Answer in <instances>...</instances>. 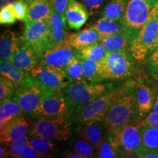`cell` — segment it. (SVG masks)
Here are the masks:
<instances>
[{
	"mask_svg": "<svg viewBox=\"0 0 158 158\" xmlns=\"http://www.w3.org/2000/svg\"><path fill=\"white\" fill-rule=\"evenodd\" d=\"M136 84L135 81L130 80L117 87L109 89L87 106L75 112L77 121L81 124L101 122L116 100Z\"/></svg>",
	"mask_w": 158,
	"mask_h": 158,
	"instance_id": "1",
	"label": "cell"
},
{
	"mask_svg": "<svg viewBox=\"0 0 158 158\" xmlns=\"http://www.w3.org/2000/svg\"><path fill=\"white\" fill-rule=\"evenodd\" d=\"M137 84L119 97L103 118L107 132H115L127 124L139 119L136 106Z\"/></svg>",
	"mask_w": 158,
	"mask_h": 158,
	"instance_id": "2",
	"label": "cell"
},
{
	"mask_svg": "<svg viewBox=\"0 0 158 158\" xmlns=\"http://www.w3.org/2000/svg\"><path fill=\"white\" fill-rule=\"evenodd\" d=\"M109 86L100 83H93L86 80L70 82L62 90L70 112L87 106L104 92L109 89Z\"/></svg>",
	"mask_w": 158,
	"mask_h": 158,
	"instance_id": "3",
	"label": "cell"
},
{
	"mask_svg": "<svg viewBox=\"0 0 158 158\" xmlns=\"http://www.w3.org/2000/svg\"><path fill=\"white\" fill-rule=\"evenodd\" d=\"M141 120L127 124L115 132H107L119 151L120 157H137L142 144Z\"/></svg>",
	"mask_w": 158,
	"mask_h": 158,
	"instance_id": "4",
	"label": "cell"
},
{
	"mask_svg": "<svg viewBox=\"0 0 158 158\" xmlns=\"http://www.w3.org/2000/svg\"><path fill=\"white\" fill-rule=\"evenodd\" d=\"M158 29V3L149 21L132 41L130 53L137 61H143L155 47Z\"/></svg>",
	"mask_w": 158,
	"mask_h": 158,
	"instance_id": "5",
	"label": "cell"
},
{
	"mask_svg": "<svg viewBox=\"0 0 158 158\" xmlns=\"http://www.w3.org/2000/svg\"><path fill=\"white\" fill-rule=\"evenodd\" d=\"M136 59L127 51L108 52L102 61L105 80H122L135 73Z\"/></svg>",
	"mask_w": 158,
	"mask_h": 158,
	"instance_id": "6",
	"label": "cell"
},
{
	"mask_svg": "<svg viewBox=\"0 0 158 158\" xmlns=\"http://www.w3.org/2000/svg\"><path fill=\"white\" fill-rule=\"evenodd\" d=\"M71 124L68 116H41L34 124L30 135H38L51 140L66 141L70 135Z\"/></svg>",
	"mask_w": 158,
	"mask_h": 158,
	"instance_id": "7",
	"label": "cell"
},
{
	"mask_svg": "<svg viewBox=\"0 0 158 158\" xmlns=\"http://www.w3.org/2000/svg\"><path fill=\"white\" fill-rule=\"evenodd\" d=\"M158 0H129L121 23L125 28L138 33L151 18Z\"/></svg>",
	"mask_w": 158,
	"mask_h": 158,
	"instance_id": "8",
	"label": "cell"
},
{
	"mask_svg": "<svg viewBox=\"0 0 158 158\" xmlns=\"http://www.w3.org/2000/svg\"><path fill=\"white\" fill-rule=\"evenodd\" d=\"M50 23L48 19L25 22L22 41L35 49L40 56L43 51L51 47Z\"/></svg>",
	"mask_w": 158,
	"mask_h": 158,
	"instance_id": "9",
	"label": "cell"
},
{
	"mask_svg": "<svg viewBox=\"0 0 158 158\" xmlns=\"http://www.w3.org/2000/svg\"><path fill=\"white\" fill-rule=\"evenodd\" d=\"M29 72L35 81L46 92H62L69 84L64 70L37 64Z\"/></svg>",
	"mask_w": 158,
	"mask_h": 158,
	"instance_id": "10",
	"label": "cell"
},
{
	"mask_svg": "<svg viewBox=\"0 0 158 158\" xmlns=\"http://www.w3.org/2000/svg\"><path fill=\"white\" fill-rule=\"evenodd\" d=\"M46 93L31 76L27 82L16 88L12 100L19 105L23 114L32 115Z\"/></svg>",
	"mask_w": 158,
	"mask_h": 158,
	"instance_id": "11",
	"label": "cell"
},
{
	"mask_svg": "<svg viewBox=\"0 0 158 158\" xmlns=\"http://www.w3.org/2000/svg\"><path fill=\"white\" fill-rule=\"evenodd\" d=\"M77 51L65 41L54 45L43 51L38 64L64 70L76 56Z\"/></svg>",
	"mask_w": 158,
	"mask_h": 158,
	"instance_id": "12",
	"label": "cell"
},
{
	"mask_svg": "<svg viewBox=\"0 0 158 158\" xmlns=\"http://www.w3.org/2000/svg\"><path fill=\"white\" fill-rule=\"evenodd\" d=\"M70 113L68 105L62 92H47L32 115L37 117L68 116Z\"/></svg>",
	"mask_w": 158,
	"mask_h": 158,
	"instance_id": "13",
	"label": "cell"
},
{
	"mask_svg": "<svg viewBox=\"0 0 158 158\" xmlns=\"http://www.w3.org/2000/svg\"><path fill=\"white\" fill-rule=\"evenodd\" d=\"M137 34L138 33L126 28L114 35L102 37L100 40V42L108 52H114V51L130 52L132 41Z\"/></svg>",
	"mask_w": 158,
	"mask_h": 158,
	"instance_id": "14",
	"label": "cell"
},
{
	"mask_svg": "<svg viewBox=\"0 0 158 158\" xmlns=\"http://www.w3.org/2000/svg\"><path fill=\"white\" fill-rule=\"evenodd\" d=\"M85 6L76 0H70L64 14L65 22L69 28L78 30L85 24L89 16Z\"/></svg>",
	"mask_w": 158,
	"mask_h": 158,
	"instance_id": "15",
	"label": "cell"
},
{
	"mask_svg": "<svg viewBox=\"0 0 158 158\" xmlns=\"http://www.w3.org/2000/svg\"><path fill=\"white\" fill-rule=\"evenodd\" d=\"M155 92L154 88L150 87L143 83H138L136 87V106L138 118L142 120L152 110Z\"/></svg>",
	"mask_w": 158,
	"mask_h": 158,
	"instance_id": "16",
	"label": "cell"
},
{
	"mask_svg": "<svg viewBox=\"0 0 158 158\" xmlns=\"http://www.w3.org/2000/svg\"><path fill=\"white\" fill-rule=\"evenodd\" d=\"M29 130V123L21 115L7 122L2 129L0 130L1 143H7L19 136L27 135Z\"/></svg>",
	"mask_w": 158,
	"mask_h": 158,
	"instance_id": "17",
	"label": "cell"
},
{
	"mask_svg": "<svg viewBox=\"0 0 158 158\" xmlns=\"http://www.w3.org/2000/svg\"><path fill=\"white\" fill-rule=\"evenodd\" d=\"M40 55L34 48L23 44L10 59V62L23 70L30 71L39 62Z\"/></svg>",
	"mask_w": 158,
	"mask_h": 158,
	"instance_id": "18",
	"label": "cell"
},
{
	"mask_svg": "<svg viewBox=\"0 0 158 158\" xmlns=\"http://www.w3.org/2000/svg\"><path fill=\"white\" fill-rule=\"evenodd\" d=\"M100 40L98 31L89 27L75 33H69L66 41L76 51H79L96 44Z\"/></svg>",
	"mask_w": 158,
	"mask_h": 158,
	"instance_id": "19",
	"label": "cell"
},
{
	"mask_svg": "<svg viewBox=\"0 0 158 158\" xmlns=\"http://www.w3.org/2000/svg\"><path fill=\"white\" fill-rule=\"evenodd\" d=\"M48 21L50 23L51 46L65 42L69 35L66 22L62 17L53 9V7L50 16L48 17Z\"/></svg>",
	"mask_w": 158,
	"mask_h": 158,
	"instance_id": "20",
	"label": "cell"
},
{
	"mask_svg": "<svg viewBox=\"0 0 158 158\" xmlns=\"http://www.w3.org/2000/svg\"><path fill=\"white\" fill-rule=\"evenodd\" d=\"M23 43L22 37H19L14 31H5L0 39V58L1 60L10 61L20 48V43Z\"/></svg>",
	"mask_w": 158,
	"mask_h": 158,
	"instance_id": "21",
	"label": "cell"
},
{
	"mask_svg": "<svg viewBox=\"0 0 158 158\" xmlns=\"http://www.w3.org/2000/svg\"><path fill=\"white\" fill-rule=\"evenodd\" d=\"M0 72L2 76L10 80L16 88L27 82L31 77L29 72L19 68L9 60H1Z\"/></svg>",
	"mask_w": 158,
	"mask_h": 158,
	"instance_id": "22",
	"label": "cell"
},
{
	"mask_svg": "<svg viewBox=\"0 0 158 158\" xmlns=\"http://www.w3.org/2000/svg\"><path fill=\"white\" fill-rule=\"evenodd\" d=\"M28 5V16L27 21L48 19L52 6L50 0H25Z\"/></svg>",
	"mask_w": 158,
	"mask_h": 158,
	"instance_id": "23",
	"label": "cell"
},
{
	"mask_svg": "<svg viewBox=\"0 0 158 158\" xmlns=\"http://www.w3.org/2000/svg\"><path fill=\"white\" fill-rule=\"evenodd\" d=\"M79 58L81 62L84 80L93 83H100L105 80L102 62H95L81 58V56Z\"/></svg>",
	"mask_w": 158,
	"mask_h": 158,
	"instance_id": "24",
	"label": "cell"
},
{
	"mask_svg": "<svg viewBox=\"0 0 158 158\" xmlns=\"http://www.w3.org/2000/svg\"><path fill=\"white\" fill-rule=\"evenodd\" d=\"M82 125L81 127H79L78 130L79 138L89 142L97 149L99 144L104 138L102 137L103 132L100 125V122L89 124H82Z\"/></svg>",
	"mask_w": 158,
	"mask_h": 158,
	"instance_id": "25",
	"label": "cell"
},
{
	"mask_svg": "<svg viewBox=\"0 0 158 158\" xmlns=\"http://www.w3.org/2000/svg\"><path fill=\"white\" fill-rule=\"evenodd\" d=\"M90 28L98 31L100 38L114 35L126 29L120 21H112L102 17Z\"/></svg>",
	"mask_w": 158,
	"mask_h": 158,
	"instance_id": "26",
	"label": "cell"
},
{
	"mask_svg": "<svg viewBox=\"0 0 158 158\" xmlns=\"http://www.w3.org/2000/svg\"><path fill=\"white\" fill-rule=\"evenodd\" d=\"M23 111L15 100H10L1 103L0 107V130L13 118L23 115Z\"/></svg>",
	"mask_w": 158,
	"mask_h": 158,
	"instance_id": "27",
	"label": "cell"
},
{
	"mask_svg": "<svg viewBox=\"0 0 158 158\" xmlns=\"http://www.w3.org/2000/svg\"><path fill=\"white\" fill-rule=\"evenodd\" d=\"M129 0H110L102 13V18L118 21L122 19Z\"/></svg>",
	"mask_w": 158,
	"mask_h": 158,
	"instance_id": "28",
	"label": "cell"
},
{
	"mask_svg": "<svg viewBox=\"0 0 158 158\" xmlns=\"http://www.w3.org/2000/svg\"><path fill=\"white\" fill-rule=\"evenodd\" d=\"M29 144L42 157H52L54 152V143L48 138L38 135H31Z\"/></svg>",
	"mask_w": 158,
	"mask_h": 158,
	"instance_id": "29",
	"label": "cell"
},
{
	"mask_svg": "<svg viewBox=\"0 0 158 158\" xmlns=\"http://www.w3.org/2000/svg\"><path fill=\"white\" fill-rule=\"evenodd\" d=\"M77 54L81 58L95 62H102L106 58L108 51L100 42H99L81 50L77 51Z\"/></svg>",
	"mask_w": 158,
	"mask_h": 158,
	"instance_id": "30",
	"label": "cell"
},
{
	"mask_svg": "<svg viewBox=\"0 0 158 158\" xmlns=\"http://www.w3.org/2000/svg\"><path fill=\"white\" fill-rule=\"evenodd\" d=\"M97 157L114 158L120 157L119 151L107 133L106 137L102 140L97 147Z\"/></svg>",
	"mask_w": 158,
	"mask_h": 158,
	"instance_id": "31",
	"label": "cell"
},
{
	"mask_svg": "<svg viewBox=\"0 0 158 158\" xmlns=\"http://www.w3.org/2000/svg\"><path fill=\"white\" fill-rule=\"evenodd\" d=\"M64 73L69 83L84 80L81 62L77 54L72 62L64 69Z\"/></svg>",
	"mask_w": 158,
	"mask_h": 158,
	"instance_id": "32",
	"label": "cell"
},
{
	"mask_svg": "<svg viewBox=\"0 0 158 158\" xmlns=\"http://www.w3.org/2000/svg\"><path fill=\"white\" fill-rule=\"evenodd\" d=\"M142 144L150 149H158V129L141 126Z\"/></svg>",
	"mask_w": 158,
	"mask_h": 158,
	"instance_id": "33",
	"label": "cell"
},
{
	"mask_svg": "<svg viewBox=\"0 0 158 158\" xmlns=\"http://www.w3.org/2000/svg\"><path fill=\"white\" fill-rule=\"evenodd\" d=\"M15 89H16V87L15 84L8 78L1 75V77H0V102L1 103L12 100L15 94Z\"/></svg>",
	"mask_w": 158,
	"mask_h": 158,
	"instance_id": "34",
	"label": "cell"
},
{
	"mask_svg": "<svg viewBox=\"0 0 158 158\" xmlns=\"http://www.w3.org/2000/svg\"><path fill=\"white\" fill-rule=\"evenodd\" d=\"M29 137L27 135H23L19 136L9 143H5L8 150L9 157L20 158V153L23 148L29 143Z\"/></svg>",
	"mask_w": 158,
	"mask_h": 158,
	"instance_id": "35",
	"label": "cell"
},
{
	"mask_svg": "<svg viewBox=\"0 0 158 158\" xmlns=\"http://www.w3.org/2000/svg\"><path fill=\"white\" fill-rule=\"evenodd\" d=\"M95 147L92 143L81 138L77 140L73 147L74 152L81 155L84 158L96 157L97 152H95Z\"/></svg>",
	"mask_w": 158,
	"mask_h": 158,
	"instance_id": "36",
	"label": "cell"
},
{
	"mask_svg": "<svg viewBox=\"0 0 158 158\" xmlns=\"http://www.w3.org/2000/svg\"><path fill=\"white\" fill-rule=\"evenodd\" d=\"M13 4H9L1 7L0 10V23L2 24H13L16 21Z\"/></svg>",
	"mask_w": 158,
	"mask_h": 158,
	"instance_id": "37",
	"label": "cell"
},
{
	"mask_svg": "<svg viewBox=\"0 0 158 158\" xmlns=\"http://www.w3.org/2000/svg\"><path fill=\"white\" fill-rule=\"evenodd\" d=\"M13 8L17 20L27 22L28 16V5L25 0H18L13 3Z\"/></svg>",
	"mask_w": 158,
	"mask_h": 158,
	"instance_id": "38",
	"label": "cell"
},
{
	"mask_svg": "<svg viewBox=\"0 0 158 158\" xmlns=\"http://www.w3.org/2000/svg\"><path fill=\"white\" fill-rule=\"evenodd\" d=\"M147 65L150 75L155 78L158 73V45L148 55Z\"/></svg>",
	"mask_w": 158,
	"mask_h": 158,
	"instance_id": "39",
	"label": "cell"
},
{
	"mask_svg": "<svg viewBox=\"0 0 158 158\" xmlns=\"http://www.w3.org/2000/svg\"><path fill=\"white\" fill-rule=\"evenodd\" d=\"M141 126L154 127L158 129V114L152 110L143 119L141 120Z\"/></svg>",
	"mask_w": 158,
	"mask_h": 158,
	"instance_id": "40",
	"label": "cell"
},
{
	"mask_svg": "<svg viewBox=\"0 0 158 158\" xmlns=\"http://www.w3.org/2000/svg\"><path fill=\"white\" fill-rule=\"evenodd\" d=\"M70 0H50L53 9L58 13L65 21L64 14Z\"/></svg>",
	"mask_w": 158,
	"mask_h": 158,
	"instance_id": "41",
	"label": "cell"
},
{
	"mask_svg": "<svg viewBox=\"0 0 158 158\" xmlns=\"http://www.w3.org/2000/svg\"><path fill=\"white\" fill-rule=\"evenodd\" d=\"M136 156L140 158H158V150L142 146L136 152Z\"/></svg>",
	"mask_w": 158,
	"mask_h": 158,
	"instance_id": "42",
	"label": "cell"
},
{
	"mask_svg": "<svg viewBox=\"0 0 158 158\" xmlns=\"http://www.w3.org/2000/svg\"><path fill=\"white\" fill-rule=\"evenodd\" d=\"M42 157L37 152L33 149L32 147L28 143L21 150L20 153V158H40Z\"/></svg>",
	"mask_w": 158,
	"mask_h": 158,
	"instance_id": "43",
	"label": "cell"
},
{
	"mask_svg": "<svg viewBox=\"0 0 158 158\" xmlns=\"http://www.w3.org/2000/svg\"><path fill=\"white\" fill-rule=\"evenodd\" d=\"M81 1L90 10L91 13H93V11L98 10L106 0H81Z\"/></svg>",
	"mask_w": 158,
	"mask_h": 158,
	"instance_id": "44",
	"label": "cell"
},
{
	"mask_svg": "<svg viewBox=\"0 0 158 158\" xmlns=\"http://www.w3.org/2000/svg\"><path fill=\"white\" fill-rule=\"evenodd\" d=\"M9 157V152L7 148L5 143H1V147H0V157Z\"/></svg>",
	"mask_w": 158,
	"mask_h": 158,
	"instance_id": "45",
	"label": "cell"
},
{
	"mask_svg": "<svg viewBox=\"0 0 158 158\" xmlns=\"http://www.w3.org/2000/svg\"><path fill=\"white\" fill-rule=\"evenodd\" d=\"M154 92H155V100H154L152 110L158 114V88H154Z\"/></svg>",
	"mask_w": 158,
	"mask_h": 158,
	"instance_id": "46",
	"label": "cell"
},
{
	"mask_svg": "<svg viewBox=\"0 0 158 158\" xmlns=\"http://www.w3.org/2000/svg\"><path fill=\"white\" fill-rule=\"evenodd\" d=\"M64 157H68V158H84L81 155L76 152L73 151V152H68L64 155Z\"/></svg>",
	"mask_w": 158,
	"mask_h": 158,
	"instance_id": "47",
	"label": "cell"
},
{
	"mask_svg": "<svg viewBox=\"0 0 158 158\" xmlns=\"http://www.w3.org/2000/svg\"><path fill=\"white\" fill-rule=\"evenodd\" d=\"M18 0H1V7L3 6H5L9 4H13L15 2Z\"/></svg>",
	"mask_w": 158,
	"mask_h": 158,
	"instance_id": "48",
	"label": "cell"
},
{
	"mask_svg": "<svg viewBox=\"0 0 158 158\" xmlns=\"http://www.w3.org/2000/svg\"><path fill=\"white\" fill-rule=\"evenodd\" d=\"M157 45H158V29H157V37H156V40H155V47H154V48H155V47L157 46Z\"/></svg>",
	"mask_w": 158,
	"mask_h": 158,
	"instance_id": "49",
	"label": "cell"
},
{
	"mask_svg": "<svg viewBox=\"0 0 158 158\" xmlns=\"http://www.w3.org/2000/svg\"><path fill=\"white\" fill-rule=\"evenodd\" d=\"M155 79H156V80H157V81L158 80V73H157V76H156L155 77Z\"/></svg>",
	"mask_w": 158,
	"mask_h": 158,
	"instance_id": "50",
	"label": "cell"
},
{
	"mask_svg": "<svg viewBox=\"0 0 158 158\" xmlns=\"http://www.w3.org/2000/svg\"><path fill=\"white\" fill-rule=\"evenodd\" d=\"M157 88H158V80H157Z\"/></svg>",
	"mask_w": 158,
	"mask_h": 158,
	"instance_id": "51",
	"label": "cell"
}]
</instances>
